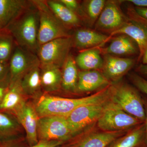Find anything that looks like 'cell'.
Masks as SVG:
<instances>
[{"label":"cell","mask_w":147,"mask_h":147,"mask_svg":"<svg viewBox=\"0 0 147 147\" xmlns=\"http://www.w3.org/2000/svg\"><path fill=\"white\" fill-rule=\"evenodd\" d=\"M112 85L86 97L67 98L43 95L34 105L39 117L57 116L66 117L76 108L82 105L96 103L110 99Z\"/></svg>","instance_id":"cell-1"},{"label":"cell","mask_w":147,"mask_h":147,"mask_svg":"<svg viewBox=\"0 0 147 147\" xmlns=\"http://www.w3.org/2000/svg\"><path fill=\"white\" fill-rule=\"evenodd\" d=\"M34 6V8L30 7L5 28L12 35L18 46L36 54L40 47L39 13Z\"/></svg>","instance_id":"cell-2"},{"label":"cell","mask_w":147,"mask_h":147,"mask_svg":"<svg viewBox=\"0 0 147 147\" xmlns=\"http://www.w3.org/2000/svg\"><path fill=\"white\" fill-rule=\"evenodd\" d=\"M110 99L127 114L144 122V98L137 88L124 83L113 84Z\"/></svg>","instance_id":"cell-3"},{"label":"cell","mask_w":147,"mask_h":147,"mask_svg":"<svg viewBox=\"0 0 147 147\" xmlns=\"http://www.w3.org/2000/svg\"><path fill=\"white\" fill-rule=\"evenodd\" d=\"M39 13L38 42L39 46L50 41L70 36L66 26L54 14L43 1H32Z\"/></svg>","instance_id":"cell-4"},{"label":"cell","mask_w":147,"mask_h":147,"mask_svg":"<svg viewBox=\"0 0 147 147\" xmlns=\"http://www.w3.org/2000/svg\"><path fill=\"white\" fill-rule=\"evenodd\" d=\"M111 101L87 104L76 108L66 117L74 137L94 126Z\"/></svg>","instance_id":"cell-5"},{"label":"cell","mask_w":147,"mask_h":147,"mask_svg":"<svg viewBox=\"0 0 147 147\" xmlns=\"http://www.w3.org/2000/svg\"><path fill=\"white\" fill-rule=\"evenodd\" d=\"M142 123L111 100L96 123L102 131L116 132L128 131Z\"/></svg>","instance_id":"cell-6"},{"label":"cell","mask_w":147,"mask_h":147,"mask_svg":"<svg viewBox=\"0 0 147 147\" xmlns=\"http://www.w3.org/2000/svg\"><path fill=\"white\" fill-rule=\"evenodd\" d=\"M72 46L70 36L53 40L41 45L37 53L40 65H54L62 68Z\"/></svg>","instance_id":"cell-7"},{"label":"cell","mask_w":147,"mask_h":147,"mask_svg":"<svg viewBox=\"0 0 147 147\" xmlns=\"http://www.w3.org/2000/svg\"><path fill=\"white\" fill-rule=\"evenodd\" d=\"M39 141H57L64 143L74 137L66 118L57 116L40 117L37 127Z\"/></svg>","instance_id":"cell-8"},{"label":"cell","mask_w":147,"mask_h":147,"mask_svg":"<svg viewBox=\"0 0 147 147\" xmlns=\"http://www.w3.org/2000/svg\"><path fill=\"white\" fill-rule=\"evenodd\" d=\"M128 131L108 132L99 129H94L91 127L64 143L61 147H107Z\"/></svg>","instance_id":"cell-9"},{"label":"cell","mask_w":147,"mask_h":147,"mask_svg":"<svg viewBox=\"0 0 147 147\" xmlns=\"http://www.w3.org/2000/svg\"><path fill=\"white\" fill-rule=\"evenodd\" d=\"M129 17L121 28L113 32L109 39L116 34H125L135 42L139 52V59L142 58L147 47V20L142 18L134 10H131Z\"/></svg>","instance_id":"cell-10"},{"label":"cell","mask_w":147,"mask_h":147,"mask_svg":"<svg viewBox=\"0 0 147 147\" xmlns=\"http://www.w3.org/2000/svg\"><path fill=\"white\" fill-rule=\"evenodd\" d=\"M40 65L37 55L17 46L9 61L10 84L21 80L23 76L35 67Z\"/></svg>","instance_id":"cell-11"},{"label":"cell","mask_w":147,"mask_h":147,"mask_svg":"<svg viewBox=\"0 0 147 147\" xmlns=\"http://www.w3.org/2000/svg\"><path fill=\"white\" fill-rule=\"evenodd\" d=\"M128 20L120 7L119 1H106L105 7L96 22V28L110 34L121 28Z\"/></svg>","instance_id":"cell-12"},{"label":"cell","mask_w":147,"mask_h":147,"mask_svg":"<svg viewBox=\"0 0 147 147\" xmlns=\"http://www.w3.org/2000/svg\"><path fill=\"white\" fill-rule=\"evenodd\" d=\"M14 115L26 131L27 140L30 147L36 144L38 142L37 127L39 117L34 105L26 102Z\"/></svg>","instance_id":"cell-13"},{"label":"cell","mask_w":147,"mask_h":147,"mask_svg":"<svg viewBox=\"0 0 147 147\" xmlns=\"http://www.w3.org/2000/svg\"><path fill=\"white\" fill-rule=\"evenodd\" d=\"M134 59L106 55L103 59L102 74L111 83L117 82L134 66Z\"/></svg>","instance_id":"cell-14"},{"label":"cell","mask_w":147,"mask_h":147,"mask_svg":"<svg viewBox=\"0 0 147 147\" xmlns=\"http://www.w3.org/2000/svg\"><path fill=\"white\" fill-rule=\"evenodd\" d=\"M112 84L102 73L97 70L79 71L76 92H88L103 89Z\"/></svg>","instance_id":"cell-15"},{"label":"cell","mask_w":147,"mask_h":147,"mask_svg":"<svg viewBox=\"0 0 147 147\" xmlns=\"http://www.w3.org/2000/svg\"><path fill=\"white\" fill-rule=\"evenodd\" d=\"M71 38L73 46L85 50L101 46L109 40V36L88 29H78Z\"/></svg>","instance_id":"cell-16"},{"label":"cell","mask_w":147,"mask_h":147,"mask_svg":"<svg viewBox=\"0 0 147 147\" xmlns=\"http://www.w3.org/2000/svg\"><path fill=\"white\" fill-rule=\"evenodd\" d=\"M21 85V80L10 84L8 90L0 105V111L14 115L26 102V97Z\"/></svg>","instance_id":"cell-17"},{"label":"cell","mask_w":147,"mask_h":147,"mask_svg":"<svg viewBox=\"0 0 147 147\" xmlns=\"http://www.w3.org/2000/svg\"><path fill=\"white\" fill-rule=\"evenodd\" d=\"M24 0H0V21L6 28L31 6Z\"/></svg>","instance_id":"cell-18"},{"label":"cell","mask_w":147,"mask_h":147,"mask_svg":"<svg viewBox=\"0 0 147 147\" xmlns=\"http://www.w3.org/2000/svg\"><path fill=\"white\" fill-rule=\"evenodd\" d=\"M107 147H147L144 122L115 139Z\"/></svg>","instance_id":"cell-19"},{"label":"cell","mask_w":147,"mask_h":147,"mask_svg":"<svg viewBox=\"0 0 147 147\" xmlns=\"http://www.w3.org/2000/svg\"><path fill=\"white\" fill-rule=\"evenodd\" d=\"M42 88L47 92L57 91L61 88V68L51 65H40Z\"/></svg>","instance_id":"cell-20"},{"label":"cell","mask_w":147,"mask_h":147,"mask_svg":"<svg viewBox=\"0 0 147 147\" xmlns=\"http://www.w3.org/2000/svg\"><path fill=\"white\" fill-rule=\"evenodd\" d=\"M137 47L136 43L129 37L121 34L114 38L103 52L106 55H134L137 53Z\"/></svg>","instance_id":"cell-21"},{"label":"cell","mask_w":147,"mask_h":147,"mask_svg":"<svg viewBox=\"0 0 147 147\" xmlns=\"http://www.w3.org/2000/svg\"><path fill=\"white\" fill-rule=\"evenodd\" d=\"M21 126L14 115L0 111V141L18 139Z\"/></svg>","instance_id":"cell-22"},{"label":"cell","mask_w":147,"mask_h":147,"mask_svg":"<svg viewBox=\"0 0 147 147\" xmlns=\"http://www.w3.org/2000/svg\"><path fill=\"white\" fill-rule=\"evenodd\" d=\"M77 67L82 70H98L102 68L103 59L100 50L93 48L82 51L75 59Z\"/></svg>","instance_id":"cell-23"},{"label":"cell","mask_w":147,"mask_h":147,"mask_svg":"<svg viewBox=\"0 0 147 147\" xmlns=\"http://www.w3.org/2000/svg\"><path fill=\"white\" fill-rule=\"evenodd\" d=\"M79 73L75 59L69 55L62 71L61 88L65 91L76 92Z\"/></svg>","instance_id":"cell-24"},{"label":"cell","mask_w":147,"mask_h":147,"mask_svg":"<svg viewBox=\"0 0 147 147\" xmlns=\"http://www.w3.org/2000/svg\"><path fill=\"white\" fill-rule=\"evenodd\" d=\"M22 90L26 96H36L42 88L40 79V65L28 71L21 79Z\"/></svg>","instance_id":"cell-25"},{"label":"cell","mask_w":147,"mask_h":147,"mask_svg":"<svg viewBox=\"0 0 147 147\" xmlns=\"http://www.w3.org/2000/svg\"><path fill=\"white\" fill-rule=\"evenodd\" d=\"M53 13L63 23L70 26H78L81 23L79 16L59 1H46Z\"/></svg>","instance_id":"cell-26"},{"label":"cell","mask_w":147,"mask_h":147,"mask_svg":"<svg viewBox=\"0 0 147 147\" xmlns=\"http://www.w3.org/2000/svg\"><path fill=\"white\" fill-rule=\"evenodd\" d=\"M15 40L6 28L0 29V61H9L15 48Z\"/></svg>","instance_id":"cell-27"},{"label":"cell","mask_w":147,"mask_h":147,"mask_svg":"<svg viewBox=\"0 0 147 147\" xmlns=\"http://www.w3.org/2000/svg\"><path fill=\"white\" fill-rule=\"evenodd\" d=\"M105 3L106 1L104 0H90L86 2V12L92 23L97 21L105 7Z\"/></svg>","instance_id":"cell-28"},{"label":"cell","mask_w":147,"mask_h":147,"mask_svg":"<svg viewBox=\"0 0 147 147\" xmlns=\"http://www.w3.org/2000/svg\"><path fill=\"white\" fill-rule=\"evenodd\" d=\"M130 78L134 86L147 96V79L136 74H132Z\"/></svg>","instance_id":"cell-29"},{"label":"cell","mask_w":147,"mask_h":147,"mask_svg":"<svg viewBox=\"0 0 147 147\" xmlns=\"http://www.w3.org/2000/svg\"><path fill=\"white\" fill-rule=\"evenodd\" d=\"M59 1L78 16L79 13H82L79 3L76 0H59Z\"/></svg>","instance_id":"cell-30"},{"label":"cell","mask_w":147,"mask_h":147,"mask_svg":"<svg viewBox=\"0 0 147 147\" xmlns=\"http://www.w3.org/2000/svg\"><path fill=\"white\" fill-rule=\"evenodd\" d=\"M9 61H0V82L5 81L9 77Z\"/></svg>","instance_id":"cell-31"},{"label":"cell","mask_w":147,"mask_h":147,"mask_svg":"<svg viewBox=\"0 0 147 147\" xmlns=\"http://www.w3.org/2000/svg\"><path fill=\"white\" fill-rule=\"evenodd\" d=\"M64 142L57 141H39L36 144L30 147H58L62 146Z\"/></svg>","instance_id":"cell-32"},{"label":"cell","mask_w":147,"mask_h":147,"mask_svg":"<svg viewBox=\"0 0 147 147\" xmlns=\"http://www.w3.org/2000/svg\"><path fill=\"white\" fill-rule=\"evenodd\" d=\"M0 147H25L22 145L19 139L0 141Z\"/></svg>","instance_id":"cell-33"},{"label":"cell","mask_w":147,"mask_h":147,"mask_svg":"<svg viewBox=\"0 0 147 147\" xmlns=\"http://www.w3.org/2000/svg\"><path fill=\"white\" fill-rule=\"evenodd\" d=\"M9 77L5 81L0 82V105L10 86Z\"/></svg>","instance_id":"cell-34"},{"label":"cell","mask_w":147,"mask_h":147,"mask_svg":"<svg viewBox=\"0 0 147 147\" xmlns=\"http://www.w3.org/2000/svg\"><path fill=\"white\" fill-rule=\"evenodd\" d=\"M127 1L131 3L137 7L147 8V0H128Z\"/></svg>","instance_id":"cell-35"},{"label":"cell","mask_w":147,"mask_h":147,"mask_svg":"<svg viewBox=\"0 0 147 147\" xmlns=\"http://www.w3.org/2000/svg\"><path fill=\"white\" fill-rule=\"evenodd\" d=\"M134 9L139 16L147 20V8L137 7Z\"/></svg>","instance_id":"cell-36"},{"label":"cell","mask_w":147,"mask_h":147,"mask_svg":"<svg viewBox=\"0 0 147 147\" xmlns=\"http://www.w3.org/2000/svg\"><path fill=\"white\" fill-rule=\"evenodd\" d=\"M137 71L142 76L147 78V65L142 64L137 69Z\"/></svg>","instance_id":"cell-37"},{"label":"cell","mask_w":147,"mask_h":147,"mask_svg":"<svg viewBox=\"0 0 147 147\" xmlns=\"http://www.w3.org/2000/svg\"><path fill=\"white\" fill-rule=\"evenodd\" d=\"M144 98V103L145 109V119L144 123L146 127V139L147 147V98Z\"/></svg>","instance_id":"cell-38"},{"label":"cell","mask_w":147,"mask_h":147,"mask_svg":"<svg viewBox=\"0 0 147 147\" xmlns=\"http://www.w3.org/2000/svg\"><path fill=\"white\" fill-rule=\"evenodd\" d=\"M141 59H142V64L147 65V47Z\"/></svg>","instance_id":"cell-39"},{"label":"cell","mask_w":147,"mask_h":147,"mask_svg":"<svg viewBox=\"0 0 147 147\" xmlns=\"http://www.w3.org/2000/svg\"><path fill=\"white\" fill-rule=\"evenodd\" d=\"M3 28H4L3 27L2 24L1 23V21H0V29Z\"/></svg>","instance_id":"cell-40"}]
</instances>
